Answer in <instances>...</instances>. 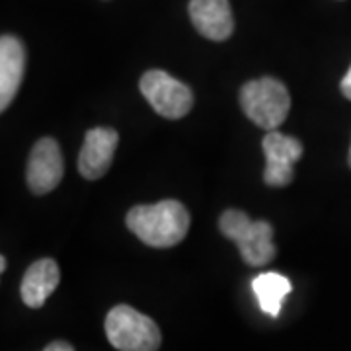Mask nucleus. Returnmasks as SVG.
<instances>
[{
  "mask_svg": "<svg viewBox=\"0 0 351 351\" xmlns=\"http://www.w3.org/2000/svg\"><path fill=\"white\" fill-rule=\"evenodd\" d=\"M127 226L141 242L152 248H170L186 239L189 230L188 209L174 199L154 205H137L127 213Z\"/></svg>",
  "mask_w": 351,
  "mask_h": 351,
  "instance_id": "nucleus-1",
  "label": "nucleus"
},
{
  "mask_svg": "<svg viewBox=\"0 0 351 351\" xmlns=\"http://www.w3.org/2000/svg\"><path fill=\"white\" fill-rule=\"evenodd\" d=\"M221 232L239 246L242 260L262 267L276 258L274 226L267 221H252L248 215L239 209H226L219 219Z\"/></svg>",
  "mask_w": 351,
  "mask_h": 351,
  "instance_id": "nucleus-2",
  "label": "nucleus"
},
{
  "mask_svg": "<svg viewBox=\"0 0 351 351\" xmlns=\"http://www.w3.org/2000/svg\"><path fill=\"white\" fill-rule=\"evenodd\" d=\"M240 106L248 119L258 127L274 131L287 119L291 96L277 78H258L246 82L240 90Z\"/></svg>",
  "mask_w": 351,
  "mask_h": 351,
  "instance_id": "nucleus-3",
  "label": "nucleus"
},
{
  "mask_svg": "<svg viewBox=\"0 0 351 351\" xmlns=\"http://www.w3.org/2000/svg\"><path fill=\"white\" fill-rule=\"evenodd\" d=\"M106 336L117 351H158L162 341L156 322L129 304H117L108 313Z\"/></svg>",
  "mask_w": 351,
  "mask_h": 351,
  "instance_id": "nucleus-4",
  "label": "nucleus"
},
{
  "mask_svg": "<svg viewBox=\"0 0 351 351\" xmlns=\"http://www.w3.org/2000/svg\"><path fill=\"white\" fill-rule=\"evenodd\" d=\"M138 88L152 110L166 119H182L193 108L191 88L158 69L145 73Z\"/></svg>",
  "mask_w": 351,
  "mask_h": 351,
  "instance_id": "nucleus-5",
  "label": "nucleus"
},
{
  "mask_svg": "<svg viewBox=\"0 0 351 351\" xmlns=\"http://www.w3.org/2000/svg\"><path fill=\"white\" fill-rule=\"evenodd\" d=\"M265 154L263 182L271 188H283L293 182V166L301 160L302 145L299 138L283 135L279 131H269L262 141Z\"/></svg>",
  "mask_w": 351,
  "mask_h": 351,
  "instance_id": "nucleus-6",
  "label": "nucleus"
},
{
  "mask_svg": "<svg viewBox=\"0 0 351 351\" xmlns=\"http://www.w3.org/2000/svg\"><path fill=\"white\" fill-rule=\"evenodd\" d=\"M64 162L59 143L55 138H39L34 145L29 160H27V170H25V180L29 189L36 195H45L57 188L63 180Z\"/></svg>",
  "mask_w": 351,
  "mask_h": 351,
  "instance_id": "nucleus-7",
  "label": "nucleus"
},
{
  "mask_svg": "<svg viewBox=\"0 0 351 351\" xmlns=\"http://www.w3.org/2000/svg\"><path fill=\"white\" fill-rule=\"evenodd\" d=\"M119 143V135L112 127H94L84 137V145L78 154V172L86 180H100L108 174L113 154Z\"/></svg>",
  "mask_w": 351,
  "mask_h": 351,
  "instance_id": "nucleus-8",
  "label": "nucleus"
},
{
  "mask_svg": "<svg viewBox=\"0 0 351 351\" xmlns=\"http://www.w3.org/2000/svg\"><path fill=\"white\" fill-rule=\"evenodd\" d=\"M189 18L201 36L211 41H225L234 32L228 0H189Z\"/></svg>",
  "mask_w": 351,
  "mask_h": 351,
  "instance_id": "nucleus-9",
  "label": "nucleus"
},
{
  "mask_svg": "<svg viewBox=\"0 0 351 351\" xmlns=\"http://www.w3.org/2000/svg\"><path fill=\"white\" fill-rule=\"evenodd\" d=\"M25 73V47L16 36L0 38V110L12 104Z\"/></svg>",
  "mask_w": 351,
  "mask_h": 351,
  "instance_id": "nucleus-10",
  "label": "nucleus"
},
{
  "mask_svg": "<svg viewBox=\"0 0 351 351\" xmlns=\"http://www.w3.org/2000/svg\"><path fill=\"white\" fill-rule=\"evenodd\" d=\"M59 265L51 258H43L34 262L27 271L24 274L22 285H20V295L22 301L29 308H41L45 301L55 293V289L59 285Z\"/></svg>",
  "mask_w": 351,
  "mask_h": 351,
  "instance_id": "nucleus-11",
  "label": "nucleus"
},
{
  "mask_svg": "<svg viewBox=\"0 0 351 351\" xmlns=\"http://www.w3.org/2000/svg\"><path fill=\"white\" fill-rule=\"evenodd\" d=\"M252 289H254V295L258 299L260 308L267 316L276 318L281 313L283 299L291 293L293 285L285 276L276 274V271H267V274H262L252 281Z\"/></svg>",
  "mask_w": 351,
  "mask_h": 351,
  "instance_id": "nucleus-12",
  "label": "nucleus"
},
{
  "mask_svg": "<svg viewBox=\"0 0 351 351\" xmlns=\"http://www.w3.org/2000/svg\"><path fill=\"white\" fill-rule=\"evenodd\" d=\"M339 90H341V94H343L348 100H351V66H350V71L346 73V76L341 78V82H339Z\"/></svg>",
  "mask_w": 351,
  "mask_h": 351,
  "instance_id": "nucleus-13",
  "label": "nucleus"
},
{
  "mask_svg": "<svg viewBox=\"0 0 351 351\" xmlns=\"http://www.w3.org/2000/svg\"><path fill=\"white\" fill-rule=\"evenodd\" d=\"M43 351H75V348L66 341H53Z\"/></svg>",
  "mask_w": 351,
  "mask_h": 351,
  "instance_id": "nucleus-14",
  "label": "nucleus"
},
{
  "mask_svg": "<svg viewBox=\"0 0 351 351\" xmlns=\"http://www.w3.org/2000/svg\"><path fill=\"white\" fill-rule=\"evenodd\" d=\"M0 271H2V274L6 271V258H4V256L0 258Z\"/></svg>",
  "mask_w": 351,
  "mask_h": 351,
  "instance_id": "nucleus-15",
  "label": "nucleus"
},
{
  "mask_svg": "<svg viewBox=\"0 0 351 351\" xmlns=\"http://www.w3.org/2000/svg\"><path fill=\"white\" fill-rule=\"evenodd\" d=\"M350 166H351V147H350Z\"/></svg>",
  "mask_w": 351,
  "mask_h": 351,
  "instance_id": "nucleus-16",
  "label": "nucleus"
}]
</instances>
